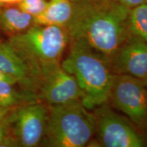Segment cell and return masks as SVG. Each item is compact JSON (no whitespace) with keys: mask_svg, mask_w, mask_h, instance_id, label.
<instances>
[{"mask_svg":"<svg viewBox=\"0 0 147 147\" xmlns=\"http://www.w3.org/2000/svg\"><path fill=\"white\" fill-rule=\"evenodd\" d=\"M74 10L66 27L70 41L83 40L108 61L129 36L130 9L112 0L74 1Z\"/></svg>","mask_w":147,"mask_h":147,"instance_id":"obj_1","label":"cell"},{"mask_svg":"<svg viewBox=\"0 0 147 147\" xmlns=\"http://www.w3.org/2000/svg\"><path fill=\"white\" fill-rule=\"evenodd\" d=\"M67 57L62 67L76 78L83 96L81 102L91 110L109 100L115 74L109 61L83 40H71Z\"/></svg>","mask_w":147,"mask_h":147,"instance_id":"obj_2","label":"cell"},{"mask_svg":"<svg viewBox=\"0 0 147 147\" xmlns=\"http://www.w3.org/2000/svg\"><path fill=\"white\" fill-rule=\"evenodd\" d=\"M8 42L28 66L37 87L42 71L61 63L70 38L65 27L34 24L25 32L10 36Z\"/></svg>","mask_w":147,"mask_h":147,"instance_id":"obj_3","label":"cell"},{"mask_svg":"<svg viewBox=\"0 0 147 147\" xmlns=\"http://www.w3.org/2000/svg\"><path fill=\"white\" fill-rule=\"evenodd\" d=\"M49 116L42 140L52 147H82L95 134L94 113H90L80 100L48 106Z\"/></svg>","mask_w":147,"mask_h":147,"instance_id":"obj_4","label":"cell"},{"mask_svg":"<svg viewBox=\"0 0 147 147\" xmlns=\"http://www.w3.org/2000/svg\"><path fill=\"white\" fill-rule=\"evenodd\" d=\"M48 116V106L41 101L10 109L6 115L8 136L5 146H38L45 136Z\"/></svg>","mask_w":147,"mask_h":147,"instance_id":"obj_5","label":"cell"},{"mask_svg":"<svg viewBox=\"0 0 147 147\" xmlns=\"http://www.w3.org/2000/svg\"><path fill=\"white\" fill-rule=\"evenodd\" d=\"M109 100L134 123L147 127V87L144 80L125 74H115Z\"/></svg>","mask_w":147,"mask_h":147,"instance_id":"obj_6","label":"cell"},{"mask_svg":"<svg viewBox=\"0 0 147 147\" xmlns=\"http://www.w3.org/2000/svg\"><path fill=\"white\" fill-rule=\"evenodd\" d=\"M95 122L99 145L106 147H141L142 138L131 123L105 104L95 108Z\"/></svg>","mask_w":147,"mask_h":147,"instance_id":"obj_7","label":"cell"},{"mask_svg":"<svg viewBox=\"0 0 147 147\" xmlns=\"http://www.w3.org/2000/svg\"><path fill=\"white\" fill-rule=\"evenodd\" d=\"M36 96L47 106L81 100L83 93L76 78L65 71L61 63L43 71L37 82Z\"/></svg>","mask_w":147,"mask_h":147,"instance_id":"obj_8","label":"cell"},{"mask_svg":"<svg viewBox=\"0 0 147 147\" xmlns=\"http://www.w3.org/2000/svg\"><path fill=\"white\" fill-rule=\"evenodd\" d=\"M115 74H125L144 80L147 78V43L129 35L110 59Z\"/></svg>","mask_w":147,"mask_h":147,"instance_id":"obj_9","label":"cell"},{"mask_svg":"<svg viewBox=\"0 0 147 147\" xmlns=\"http://www.w3.org/2000/svg\"><path fill=\"white\" fill-rule=\"evenodd\" d=\"M0 71L17 81L23 89L36 95V82L28 66L11 47L8 42L0 40Z\"/></svg>","mask_w":147,"mask_h":147,"instance_id":"obj_10","label":"cell"},{"mask_svg":"<svg viewBox=\"0 0 147 147\" xmlns=\"http://www.w3.org/2000/svg\"><path fill=\"white\" fill-rule=\"evenodd\" d=\"M72 0H49L47 7L41 14L34 16V24L56 25L66 28L74 10Z\"/></svg>","mask_w":147,"mask_h":147,"instance_id":"obj_11","label":"cell"},{"mask_svg":"<svg viewBox=\"0 0 147 147\" xmlns=\"http://www.w3.org/2000/svg\"><path fill=\"white\" fill-rule=\"evenodd\" d=\"M33 25L34 16L19 8L8 7L0 9V28L9 36L25 32Z\"/></svg>","mask_w":147,"mask_h":147,"instance_id":"obj_12","label":"cell"},{"mask_svg":"<svg viewBox=\"0 0 147 147\" xmlns=\"http://www.w3.org/2000/svg\"><path fill=\"white\" fill-rule=\"evenodd\" d=\"M16 84H17L0 81V106L10 110L38 101L34 93L23 89L18 90L14 87Z\"/></svg>","mask_w":147,"mask_h":147,"instance_id":"obj_13","label":"cell"},{"mask_svg":"<svg viewBox=\"0 0 147 147\" xmlns=\"http://www.w3.org/2000/svg\"><path fill=\"white\" fill-rule=\"evenodd\" d=\"M129 34L147 43V3L130 9L128 16Z\"/></svg>","mask_w":147,"mask_h":147,"instance_id":"obj_14","label":"cell"},{"mask_svg":"<svg viewBox=\"0 0 147 147\" xmlns=\"http://www.w3.org/2000/svg\"><path fill=\"white\" fill-rule=\"evenodd\" d=\"M49 1L48 0H22L18 5L21 10L36 16L45 10Z\"/></svg>","mask_w":147,"mask_h":147,"instance_id":"obj_15","label":"cell"},{"mask_svg":"<svg viewBox=\"0 0 147 147\" xmlns=\"http://www.w3.org/2000/svg\"><path fill=\"white\" fill-rule=\"evenodd\" d=\"M8 136V121L6 116L0 119V146H5V143Z\"/></svg>","mask_w":147,"mask_h":147,"instance_id":"obj_16","label":"cell"},{"mask_svg":"<svg viewBox=\"0 0 147 147\" xmlns=\"http://www.w3.org/2000/svg\"><path fill=\"white\" fill-rule=\"evenodd\" d=\"M112 1L120 3L129 9L135 8L140 5L147 3V0H112Z\"/></svg>","mask_w":147,"mask_h":147,"instance_id":"obj_17","label":"cell"},{"mask_svg":"<svg viewBox=\"0 0 147 147\" xmlns=\"http://www.w3.org/2000/svg\"><path fill=\"white\" fill-rule=\"evenodd\" d=\"M0 81H5L10 82V83L12 84H17V81L12 77H11L9 75L3 73V71H0Z\"/></svg>","mask_w":147,"mask_h":147,"instance_id":"obj_18","label":"cell"},{"mask_svg":"<svg viewBox=\"0 0 147 147\" xmlns=\"http://www.w3.org/2000/svg\"><path fill=\"white\" fill-rule=\"evenodd\" d=\"M22 0H0V5L18 4Z\"/></svg>","mask_w":147,"mask_h":147,"instance_id":"obj_19","label":"cell"},{"mask_svg":"<svg viewBox=\"0 0 147 147\" xmlns=\"http://www.w3.org/2000/svg\"><path fill=\"white\" fill-rule=\"evenodd\" d=\"M9 110H10L6 109V108H3L2 106H0V119H3L4 117H5V116L8 115Z\"/></svg>","mask_w":147,"mask_h":147,"instance_id":"obj_20","label":"cell"},{"mask_svg":"<svg viewBox=\"0 0 147 147\" xmlns=\"http://www.w3.org/2000/svg\"><path fill=\"white\" fill-rule=\"evenodd\" d=\"M144 83H145V85H146V87H147V78L146 79V80H144Z\"/></svg>","mask_w":147,"mask_h":147,"instance_id":"obj_21","label":"cell"},{"mask_svg":"<svg viewBox=\"0 0 147 147\" xmlns=\"http://www.w3.org/2000/svg\"><path fill=\"white\" fill-rule=\"evenodd\" d=\"M72 1H78V0H72Z\"/></svg>","mask_w":147,"mask_h":147,"instance_id":"obj_22","label":"cell"}]
</instances>
